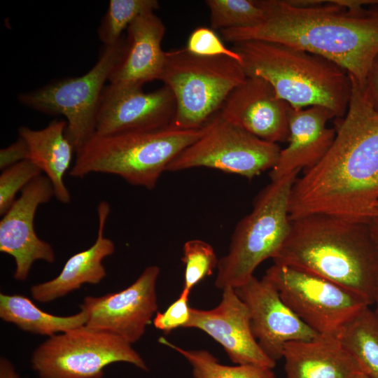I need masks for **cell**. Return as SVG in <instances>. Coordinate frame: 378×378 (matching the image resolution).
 <instances>
[{
	"instance_id": "obj_1",
	"label": "cell",
	"mask_w": 378,
	"mask_h": 378,
	"mask_svg": "<svg viewBox=\"0 0 378 378\" xmlns=\"http://www.w3.org/2000/svg\"><path fill=\"white\" fill-rule=\"evenodd\" d=\"M350 78L348 108L330 148L293 184L290 220L325 214L369 223L378 217V111L366 83Z\"/></svg>"
},
{
	"instance_id": "obj_2",
	"label": "cell",
	"mask_w": 378,
	"mask_h": 378,
	"mask_svg": "<svg viewBox=\"0 0 378 378\" xmlns=\"http://www.w3.org/2000/svg\"><path fill=\"white\" fill-rule=\"evenodd\" d=\"M266 14L255 26L221 30L235 43L258 40L323 57L360 83L378 55V5L348 7L334 0H259Z\"/></svg>"
},
{
	"instance_id": "obj_3",
	"label": "cell",
	"mask_w": 378,
	"mask_h": 378,
	"mask_svg": "<svg viewBox=\"0 0 378 378\" xmlns=\"http://www.w3.org/2000/svg\"><path fill=\"white\" fill-rule=\"evenodd\" d=\"M274 264L332 281L374 303L378 256L369 223L325 214L290 220Z\"/></svg>"
},
{
	"instance_id": "obj_4",
	"label": "cell",
	"mask_w": 378,
	"mask_h": 378,
	"mask_svg": "<svg viewBox=\"0 0 378 378\" xmlns=\"http://www.w3.org/2000/svg\"><path fill=\"white\" fill-rule=\"evenodd\" d=\"M246 77L268 81L292 108H328L335 118L347 111L351 82L349 73L333 62L292 46L258 40L233 43Z\"/></svg>"
},
{
	"instance_id": "obj_5",
	"label": "cell",
	"mask_w": 378,
	"mask_h": 378,
	"mask_svg": "<svg viewBox=\"0 0 378 378\" xmlns=\"http://www.w3.org/2000/svg\"><path fill=\"white\" fill-rule=\"evenodd\" d=\"M197 130L170 127L109 135L95 134L76 154L69 174L83 178L92 173L113 174L127 183L153 189L170 162L196 141Z\"/></svg>"
},
{
	"instance_id": "obj_6",
	"label": "cell",
	"mask_w": 378,
	"mask_h": 378,
	"mask_svg": "<svg viewBox=\"0 0 378 378\" xmlns=\"http://www.w3.org/2000/svg\"><path fill=\"white\" fill-rule=\"evenodd\" d=\"M299 172L271 181L258 195L252 211L236 225L228 253L219 259L216 287L241 286L280 250L290 230V197Z\"/></svg>"
},
{
	"instance_id": "obj_7",
	"label": "cell",
	"mask_w": 378,
	"mask_h": 378,
	"mask_svg": "<svg viewBox=\"0 0 378 378\" xmlns=\"http://www.w3.org/2000/svg\"><path fill=\"white\" fill-rule=\"evenodd\" d=\"M246 78L240 63L227 57H202L186 48L165 52L158 80L175 99L176 112L169 127H203L220 111L230 94Z\"/></svg>"
},
{
	"instance_id": "obj_8",
	"label": "cell",
	"mask_w": 378,
	"mask_h": 378,
	"mask_svg": "<svg viewBox=\"0 0 378 378\" xmlns=\"http://www.w3.org/2000/svg\"><path fill=\"white\" fill-rule=\"evenodd\" d=\"M126 37L104 46L94 66L86 74L54 80L18 96L20 102L48 115H62L66 134L76 153L96 134L97 114L105 83L122 62Z\"/></svg>"
},
{
	"instance_id": "obj_9",
	"label": "cell",
	"mask_w": 378,
	"mask_h": 378,
	"mask_svg": "<svg viewBox=\"0 0 378 378\" xmlns=\"http://www.w3.org/2000/svg\"><path fill=\"white\" fill-rule=\"evenodd\" d=\"M117 362L148 370L132 344L85 326L50 337L31 357L39 378H102L104 368Z\"/></svg>"
},
{
	"instance_id": "obj_10",
	"label": "cell",
	"mask_w": 378,
	"mask_h": 378,
	"mask_svg": "<svg viewBox=\"0 0 378 378\" xmlns=\"http://www.w3.org/2000/svg\"><path fill=\"white\" fill-rule=\"evenodd\" d=\"M281 148L223 118L219 113L203 134L181 151L167 172L208 167L251 179L275 165Z\"/></svg>"
},
{
	"instance_id": "obj_11",
	"label": "cell",
	"mask_w": 378,
	"mask_h": 378,
	"mask_svg": "<svg viewBox=\"0 0 378 378\" xmlns=\"http://www.w3.org/2000/svg\"><path fill=\"white\" fill-rule=\"evenodd\" d=\"M264 276L286 305L318 334L336 335L370 306L362 296L332 281L289 266L274 264Z\"/></svg>"
},
{
	"instance_id": "obj_12",
	"label": "cell",
	"mask_w": 378,
	"mask_h": 378,
	"mask_svg": "<svg viewBox=\"0 0 378 378\" xmlns=\"http://www.w3.org/2000/svg\"><path fill=\"white\" fill-rule=\"evenodd\" d=\"M160 273L158 266H148L122 290L86 296L80 304L86 315L85 326L130 344L139 341L158 309L156 284Z\"/></svg>"
},
{
	"instance_id": "obj_13",
	"label": "cell",
	"mask_w": 378,
	"mask_h": 378,
	"mask_svg": "<svg viewBox=\"0 0 378 378\" xmlns=\"http://www.w3.org/2000/svg\"><path fill=\"white\" fill-rule=\"evenodd\" d=\"M175 112L174 97L166 85L145 92L141 85L109 83L100 98L96 134L109 135L167 128Z\"/></svg>"
},
{
	"instance_id": "obj_14",
	"label": "cell",
	"mask_w": 378,
	"mask_h": 378,
	"mask_svg": "<svg viewBox=\"0 0 378 378\" xmlns=\"http://www.w3.org/2000/svg\"><path fill=\"white\" fill-rule=\"evenodd\" d=\"M55 196L50 181L40 175L21 192L0 220V251L12 256L17 281L27 279L36 260L53 263L55 253L52 246L40 239L34 229L38 207Z\"/></svg>"
},
{
	"instance_id": "obj_15",
	"label": "cell",
	"mask_w": 378,
	"mask_h": 378,
	"mask_svg": "<svg viewBox=\"0 0 378 378\" xmlns=\"http://www.w3.org/2000/svg\"><path fill=\"white\" fill-rule=\"evenodd\" d=\"M234 289L248 308L253 336L274 361L282 358L288 342L309 340L318 335L286 305L265 276L258 279L253 275Z\"/></svg>"
},
{
	"instance_id": "obj_16",
	"label": "cell",
	"mask_w": 378,
	"mask_h": 378,
	"mask_svg": "<svg viewBox=\"0 0 378 378\" xmlns=\"http://www.w3.org/2000/svg\"><path fill=\"white\" fill-rule=\"evenodd\" d=\"M222 290V299L214 309L190 308V319L185 328L206 332L223 346L233 363L273 369L276 362L264 353L253 336L248 307L234 288Z\"/></svg>"
},
{
	"instance_id": "obj_17",
	"label": "cell",
	"mask_w": 378,
	"mask_h": 378,
	"mask_svg": "<svg viewBox=\"0 0 378 378\" xmlns=\"http://www.w3.org/2000/svg\"><path fill=\"white\" fill-rule=\"evenodd\" d=\"M291 106L262 78L246 77L228 96L219 114L265 141H288Z\"/></svg>"
},
{
	"instance_id": "obj_18",
	"label": "cell",
	"mask_w": 378,
	"mask_h": 378,
	"mask_svg": "<svg viewBox=\"0 0 378 378\" xmlns=\"http://www.w3.org/2000/svg\"><path fill=\"white\" fill-rule=\"evenodd\" d=\"M335 118L327 108L313 106L290 109L288 146L281 149L278 160L270 170L271 181H276L294 172L304 171L316 165L330 148L336 134L327 127Z\"/></svg>"
},
{
	"instance_id": "obj_19",
	"label": "cell",
	"mask_w": 378,
	"mask_h": 378,
	"mask_svg": "<svg viewBox=\"0 0 378 378\" xmlns=\"http://www.w3.org/2000/svg\"><path fill=\"white\" fill-rule=\"evenodd\" d=\"M286 378H360L363 372L354 356L333 335L286 344Z\"/></svg>"
},
{
	"instance_id": "obj_20",
	"label": "cell",
	"mask_w": 378,
	"mask_h": 378,
	"mask_svg": "<svg viewBox=\"0 0 378 378\" xmlns=\"http://www.w3.org/2000/svg\"><path fill=\"white\" fill-rule=\"evenodd\" d=\"M109 213V204L101 201L97 206L99 223L95 241L90 248L71 256L56 277L33 285L30 293L36 301L50 302L80 288L85 284H97L104 279L106 271L102 262L115 251L113 241L104 236Z\"/></svg>"
},
{
	"instance_id": "obj_21",
	"label": "cell",
	"mask_w": 378,
	"mask_h": 378,
	"mask_svg": "<svg viewBox=\"0 0 378 378\" xmlns=\"http://www.w3.org/2000/svg\"><path fill=\"white\" fill-rule=\"evenodd\" d=\"M165 31L164 24L154 11L134 20L127 29L125 56L109 83L143 86L158 80L164 63L165 52L161 44Z\"/></svg>"
},
{
	"instance_id": "obj_22",
	"label": "cell",
	"mask_w": 378,
	"mask_h": 378,
	"mask_svg": "<svg viewBox=\"0 0 378 378\" xmlns=\"http://www.w3.org/2000/svg\"><path fill=\"white\" fill-rule=\"evenodd\" d=\"M66 120L55 119L41 130L26 126L18 129L19 137L27 145L29 160L45 174L52 184L55 197L63 204L69 203L71 199L64 178L71 169L76 153L66 136Z\"/></svg>"
},
{
	"instance_id": "obj_23",
	"label": "cell",
	"mask_w": 378,
	"mask_h": 378,
	"mask_svg": "<svg viewBox=\"0 0 378 378\" xmlns=\"http://www.w3.org/2000/svg\"><path fill=\"white\" fill-rule=\"evenodd\" d=\"M0 318L22 330L52 337L85 326L86 315L77 314L60 316L45 312L22 295L0 293Z\"/></svg>"
},
{
	"instance_id": "obj_24",
	"label": "cell",
	"mask_w": 378,
	"mask_h": 378,
	"mask_svg": "<svg viewBox=\"0 0 378 378\" xmlns=\"http://www.w3.org/2000/svg\"><path fill=\"white\" fill-rule=\"evenodd\" d=\"M335 336L365 374L378 378V316L370 306L346 323Z\"/></svg>"
},
{
	"instance_id": "obj_25",
	"label": "cell",
	"mask_w": 378,
	"mask_h": 378,
	"mask_svg": "<svg viewBox=\"0 0 378 378\" xmlns=\"http://www.w3.org/2000/svg\"><path fill=\"white\" fill-rule=\"evenodd\" d=\"M159 341L188 361L193 378H276L272 369L269 368L253 365H225L206 350L184 349L164 337H160Z\"/></svg>"
},
{
	"instance_id": "obj_26",
	"label": "cell",
	"mask_w": 378,
	"mask_h": 378,
	"mask_svg": "<svg viewBox=\"0 0 378 378\" xmlns=\"http://www.w3.org/2000/svg\"><path fill=\"white\" fill-rule=\"evenodd\" d=\"M205 4L214 30L255 26L266 17L259 0H206Z\"/></svg>"
},
{
	"instance_id": "obj_27",
	"label": "cell",
	"mask_w": 378,
	"mask_h": 378,
	"mask_svg": "<svg viewBox=\"0 0 378 378\" xmlns=\"http://www.w3.org/2000/svg\"><path fill=\"white\" fill-rule=\"evenodd\" d=\"M160 7L157 0H111L98 28V37L104 46L117 43L122 32L142 14Z\"/></svg>"
},
{
	"instance_id": "obj_28",
	"label": "cell",
	"mask_w": 378,
	"mask_h": 378,
	"mask_svg": "<svg viewBox=\"0 0 378 378\" xmlns=\"http://www.w3.org/2000/svg\"><path fill=\"white\" fill-rule=\"evenodd\" d=\"M182 261L185 265L183 289L191 291L205 277L212 274L219 260L209 244L201 239H190L183 245Z\"/></svg>"
},
{
	"instance_id": "obj_29",
	"label": "cell",
	"mask_w": 378,
	"mask_h": 378,
	"mask_svg": "<svg viewBox=\"0 0 378 378\" xmlns=\"http://www.w3.org/2000/svg\"><path fill=\"white\" fill-rule=\"evenodd\" d=\"M0 175V214L2 216L16 200V195L34 179L41 170L29 159L22 160L4 170Z\"/></svg>"
},
{
	"instance_id": "obj_30",
	"label": "cell",
	"mask_w": 378,
	"mask_h": 378,
	"mask_svg": "<svg viewBox=\"0 0 378 378\" xmlns=\"http://www.w3.org/2000/svg\"><path fill=\"white\" fill-rule=\"evenodd\" d=\"M186 50L190 53L202 57H227L241 64V57L232 48L225 46L218 35L211 28L198 27L189 35Z\"/></svg>"
},
{
	"instance_id": "obj_31",
	"label": "cell",
	"mask_w": 378,
	"mask_h": 378,
	"mask_svg": "<svg viewBox=\"0 0 378 378\" xmlns=\"http://www.w3.org/2000/svg\"><path fill=\"white\" fill-rule=\"evenodd\" d=\"M190 293L183 289L178 298L164 312L156 314L153 321L155 328L169 333L176 328H185L190 316Z\"/></svg>"
},
{
	"instance_id": "obj_32",
	"label": "cell",
	"mask_w": 378,
	"mask_h": 378,
	"mask_svg": "<svg viewBox=\"0 0 378 378\" xmlns=\"http://www.w3.org/2000/svg\"><path fill=\"white\" fill-rule=\"evenodd\" d=\"M27 159H29L27 145L22 138L19 137L14 143L0 150V169L4 170Z\"/></svg>"
},
{
	"instance_id": "obj_33",
	"label": "cell",
	"mask_w": 378,
	"mask_h": 378,
	"mask_svg": "<svg viewBox=\"0 0 378 378\" xmlns=\"http://www.w3.org/2000/svg\"><path fill=\"white\" fill-rule=\"evenodd\" d=\"M366 85L374 108L378 111V55L368 76Z\"/></svg>"
},
{
	"instance_id": "obj_34",
	"label": "cell",
	"mask_w": 378,
	"mask_h": 378,
	"mask_svg": "<svg viewBox=\"0 0 378 378\" xmlns=\"http://www.w3.org/2000/svg\"><path fill=\"white\" fill-rule=\"evenodd\" d=\"M369 225L371 229V232H372L374 242L376 244V246L377 249V256H378V217L371 220L369 223ZM373 304H376V310L374 312L378 316V264H377V275H376L374 290V303Z\"/></svg>"
},
{
	"instance_id": "obj_35",
	"label": "cell",
	"mask_w": 378,
	"mask_h": 378,
	"mask_svg": "<svg viewBox=\"0 0 378 378\" xmlns=\"http://www.w3.org/2000/svg\"><path fill=\"white\" fill-rule=\"evenodd\" d=\"M0 378H21L13 364L7 358H0Z\"/></svg>"
},
{
	"instance_id": "obj_36",
	"label": "cell",
	"mask_w": 378,
	"mask_h": 378,
	"mask_svg": "<svg viewBox=\"0 0 378 378\" xmlns=\"http://www.w3.org/2000/svg\"><path fill=\"white\" fill-rule=\"evenodd\" d=\"M360 378H370V377L364 374Z\"/></svg>"
}]
</instances>
